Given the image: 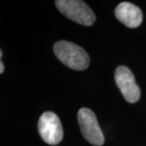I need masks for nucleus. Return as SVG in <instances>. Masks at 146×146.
<instances>
[{
	"instance_id": "obj_1",
	"label": "nucleus",
	"mask_w": 146,
	"mask_h": 146,
	"mask_svg": "<svg viewBox=\"0 0 146 146\" xmlns=\"http://www.w3.org/2000/svg\"><path fill=\"white\" fill-rule=\"evenodd\" d=\"M55 56L68 68L82 71L88 68L89 57L83 48L72 42L58 41L54 45Z\"/></svg>"
},
{
	"instance_id": "obj_2",
	"label": "nucleus",
	"mask_w": 146,
	"mask_h": 146,
	"mask_svg": "<svg viewBox=\"0 0 146 146\" xmlns=\"http://www.w3.org/2000/svg\"><path fill=\"white\" fill-rule=\"evenodd\" d=\"M55 5L62 14L77 24L91 26L96 21L93 11L83 1L57 0Z\"/></svg>"
},
{
	"instance_id": "obj_3",
	"label": "nucleus",
	"mask_w": 146,
	"mask_h": 146,
	"mask_svg": "<svg viewBox=\"0 0 146 146\" xmlns=\"http://www.w3.org/2000/svg\"><path fill=\"white\" fill-rule=\"evenodd\" d=\"M77 119L81 133L86 141L97 146L104 144L103 133L100 128L96 115L91 110L81 108L78 111Z\"/></svg>"
},
{
	"instance_id": "obj_4",
	"label": "nucleus",
	"mask_w": 146,
	"mask_h": 146,
	"mask_svg": "<svg viewBox=\"0 0 146 146\" xmlns=\"http://www.w3.org/2000/svg\"><path fill=\"white\" fill-rule=\"evenodd\" d=\"M38 131L46 143L55 145L63 140V130L58 115L51 111L43 113L38 120Z\"/></svg>"
},
{
	"instance_id": "obj_5",
	"label": "nucleus",
	"mask_w": 146,
	"mask_h": 146,
	"mask_svg": "<svg viewBox=\"0 0 146 146\" xmlns=\"http://www.w3.org/2000/svg\"><path fill=\"white\" fill-rule=\"evenodd\" d=\"M115 80L117 86L127 102L135 103L141 98V91L136 84L134 75L129 68L119 66L116 68Z\"/></svg>"
},
{
	"instance_id": "obj_6",
	"label": "nucleus",
	"mask_w": 146,
	"mask_h": 146,
	"mask_svg": "<svg viewBox=\"0 0 146 146\" xmlns=\"http://www.w3.org/2000/svg\"><path fill=\"white\" fill-rule=\"evenodd\" d=\"M115 15L121 23L131 29L140 26L143 20L141 9L136 5L127 2L121 3L117 6Z\"/></svg>"
},
{
	"instance_id": "obj_7",
	"label": "nucleus",
	"mask_w": 146,
	"mask_h": 146,
	"mask_svg": "<svg viewBox=\"0 0 146 146\" xmlns=\"http://www.w3.org/2000/svg\"><path fill=\"white\" fill-rule=\"evenodd\" d=\"M3 71H4V66H3V62L1 61V63H0V73H3Z\"/></svg>"
}]
</instances>
